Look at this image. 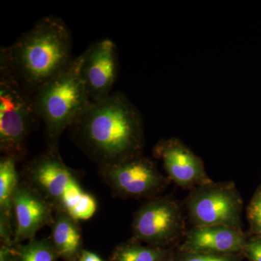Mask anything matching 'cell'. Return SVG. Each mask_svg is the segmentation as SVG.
Segmentation results:
<instances>
[{
    "label": "cell",
    "instance_id": "6da1fadb",
    "mask_svg": "<svg viewBox=\"0 0 261 261\" xmlns=\"http://www.w3.org/2000/svg\"><path fill=\"white\" fill-rule=\"evenodd\" d=\"M69 130L73 142L99 168L142 154L145 145L142 116L122 92L92 103Z\"/></svg>",
    "mask_w": 261,
    "mask_h": 261
},
{
    "label": "cell",
    "instance_id": "7a4b0ae2",
    "mask_svg": "<svg viewBox=\"0 0 261 261\" xmlns=\"http://www.w3.org/2000/svg\"><path fill=\"white\" fill-rule=\"evenodd\" d=\"M72 37L63 20L44 17L10 47L0 50V71L34 93L72 60Z\"/></svg>",
    "mask_w": 261,
    "mask_h": 261
},
{
    "label": "cell",
    "instance_id": "3957f363",
    "mask_svg": "<svg viewBox=\"0 0 261 261\" xmlns=\"http://www.w3.org/2000/svg\"><path fill=\"white\" fill-rule=\"evenodd\" d=\"M82 63V55L73 58L34 94L38 117L44 124L47 149L51 150H58L62 134L92 103L81 73Z\"/></svg>",
    "mask_w": 261,
    "mask_h": 261
},
{
    "label": "cell",
    "instance_id": "277c9868",
    "mask_svg": "<svg viewBox=\"0 0 261 261\" xmlns=\"http://www.w3.org/2000/svg\"><path fill=\"white\" fill-rule=\"evenodd\" d=\"M39 119L34 95L10 75L0 71V151L20 161L27 154V140Z\"/></svg>",
    "mask_w": 261,
    "mask_h": 261
},
{
    "label": "cell",
    "instance_id": "5b68a950",
    "mask_svg": "<svg viewBox=\"0 0 261 261\" xmlns=\"http://www.w3.org/2000/svg\"><path fill=\"white\" fill-rule=\"evenodd\" d=\"M193 226H229L243 230V201L232 182L211 181L190 191L185 200Z\"/></svg>",
    "mask_w": 261,
    "mask_h": 261
},
{
    "label": "cell",
    "instance_id": "8992f818",
    "mask_svg": "<svg viewBox=\"0 0 261 261\" xmlns=\"http://www.w3.org/2000/svg\"><path fill=\"white\" fill-rule=\"evenodd\" d=\"M132 232L133 238L140 243L170 248L187 232L181 206L171 197L149 199L136 212Z\"/></svg>",
    "mask_w": 261,
    "mask_h": 261
},
{
    "label": "cell",
    "instance_id": "52a82bcc",
    "mask_svg": "<svg viewBox=\"0 0 261 261\" xmlns=\"http://www.w3.org/2000/svg\"><path fill=\"white\" fill-rule=\"evenodd\" d=\"M102 181L121 198H153L167 187L155 163L142 154L111 166L99 168Z\"/></svg>",
    "mask_w": 261,
    "mask_h": 261
},
{
    "label": "cell",
    "instance_id": "ba28073f",
    "mask_svg": "<svg viewBox=\"0 0 261 261\" xmlns=\"http://www.w3.org/2000/svg\"><path fill=\"white\" fill-rule=\"evenodd\" d=\"M22 179L59 209L63 196L74 181V173L63 162L58 150L47 149L24 166Z\"/></svg>",
    "mask_w": 261,
    "mask_h": 261
},
{
    "label": "cell",
    "instance_id": "9c48e42d",
    "mask_svg": "<svg viewBox=\"0 0 261 261\" xmlns=\"http://www.w3.org/2000/svg\"><path fill=\"white\" fill-rule=\"evenodd\" d=\"M82 73L86 90L92 103L109 97L118 72L116 44L102 39L89 45L82 54Z\"/></svg>",
    "mask_w": 261,
    "mask_h": 261
},
{
    "label": "cell",
    "instance_id": "30bf717a",
    "mask_svg": "<svg viewBox=\"0 0 261 261\" xmlns=\"http://www.w3.org/2000/svg\"><path fill=\"white\" fill-rule=\"evenodd\" d=\"M153 155L162 161L168 179L182 189L191 191L212 181L202 159L177 138L160 141L154 147Z\"/></svg>",
    "mask_w": 261,
    "mask_h": 261
},
{
    "label": "cell",
    "instance_id": "8fae6325",
    "mask_svg": "<svg viewBox=\"0 0 261 261\" xmlns=\"http://www.w3.org/2000/svg\"><path fill=\"white\" fill-rule=\"evenodd\" d=\"M55 214L53 206L40 193L20 180L13 198L15 245L34 240L39 230L51 226Z\"/></svg>",
    "mask_w": 261,
    "mask_h": 261
},
{
    "label": "cell",
    "instance_id": "7c38bea8",
    "mask_svg": "<svg viewBox=\"0 0 261 261\" xmlns=\"http://www.w3.org/2000/svg\"><path fill=\"white\" fill-rule=\"evenodd\" d=\"M247 237L243 230L220 226H193L187 231L177 251L231 255L243 253Z\"/></svg>",
    "mask_w": 261,
    "mask_h": 261
},
{
    "label": "cell",
    "instance_id": "4fadbf2b",
    "mask_svg": "<svg viewBox=\"0 0 261 261\" xmlns=\"http://www.w3.org/2000/svg\"><path fill=\"white\" fill-rule=\"evenodd\" d=\"M17 162L8 156L0 160V239L1 245L8 246L15 245L13 198L20 181Z\"/></svg>",
    "mask_w": 261,
    "mask_h": 261
},
{
    "label": "cell",
    "instance_id": "5bb4252c",
    "mask_svg": "<svg viewBox=\"0 0 261 261\" xmlns=\"http://www.w3.org/2000/svg\"><path fill=\"white\" fill-rule=\"evenodd\" d=\"M50 239L60 258L79 261L84 249L80 221L63 211H56Z\"/></svg>",
    "mask_w": 261,
    "mask_h": 261
},
{
    "label": "cell",
    "instance_id": "9a60e30c",
    "mask_svg": "<svg viewBox=\"0 0 261 261\" xmlns=\"http://www.w3.org/2000/svg\"><path fill=\"white\" fill-rule=\"evenodd\" d=\"M58 256L49 238L34 240L27 244L1 245L0 261H58Z\"/></svg>",
    "mask_w": 261,
    "mask_h": 261
},
{
    "label": "cell",
    "instance_id": "2e32d148",
    "mask_svg": "<svg viewBox=\"0 0 261 261\" xmlns=\"http://www.w3.org/2000/svg\"><path fill=\"white\" fill-rule=\"evenodd\" d=\"M173 253L171 248L145 245L132 238L115 247L108 261H171Z\"/></svg>",
    "mask_w": 261,
    "mask_h": 261
},
{
    "label": "cell",
    "instance_id": "e0dca14e",
    "mask_svg": "<svg viewBox=\"0 0 261 261\" xmlns=\"http://www.w3.org/2000/svg\"><path fill=\"white\" fill-rule=\"evenodd\" d=\"M245 258L243 253L231 255L195 253L174 251L171 261H242Z\"/></svg>",
    "mask_w": 261,
    "mask_h": 261
},
{
    "label": "cell",
    "instance_id": "ac0fdd59",
    "mask_svg": "<svg viewBox=\"0 0 261 261\" xmlns=\"http://www.w3.org/2000/svg\"><path fill=\"white\" fill-rule=\"evenodd\" d=\"M247 215L252 233L261 236V187L250 201Z\"/></svg>",
    "mask_w": 261,
    "mask_h": 261
},
{
    "label": "cell",
    "instance_id": "d6986e66",
    "mask_svg": "<svg viewBox=\"0 0 261 261\" xmlns=\"http://www.w3.org/2000/svg\"><path fill=\"white\" fill-rule=\"evenodd\" d=\"M243 254L249 261H261V236L252 234L247 237Z\"/></svg>",
    "mask_w": 261,
    "mask_h": 261
},
{
    "label": "cell",
    "instance_id": "ffe728a7",
    "mask_svg": "<svg viewBox=\"0 0 261 261\" xmlns=\"http://www.w3.org/2000/svg\"><path fill=\"white\" fill-rule=\"evenodd\" d=\"M79 261H104L97 254L89 250H84Z\"/></svg>",
    "mask_w": 261,
    "mask_h": 261
}]
</instances>
